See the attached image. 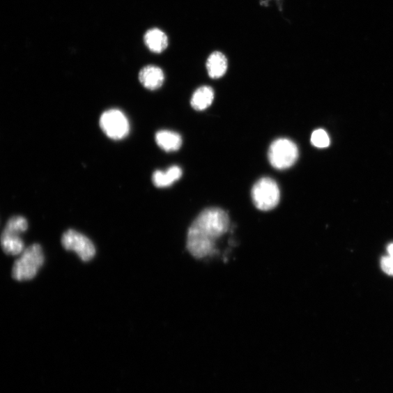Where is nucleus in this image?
Segmentation results:
<instances>
[{"label": "nucleus", "mask_w": 393, "mask_h": 393, "mask_svg": "<svg viewBox=\"0 0 393 393\" xmlns=\"http://www.w3.org/2000/svg\"><path fill=\"white\" fill-rule=\"evenodd\" d=\"M229 227V216L224 210L219 208L204 210L189 229L188 251L196 259L214 254L216 241L228 231Z\"/></svg>", "instance_id": "1"}, {"label": "nucleus", "mask_w": 393, "mask_h": 393, "mask_svg": "<svg viewBox=\"0 0 393 393\" xmlns=\"http://www.w3.org/2000/svg\"><path fill=\"white\" fill-rule=\"evenodd\" d=\"M20 256L13 267V277L17 282L32 280L44 264L45 257L40 245H30Z\"/></svg>", "instance_id": "2"}, {"label": "nucleus", "mask_w": 393, "mask_h": 393, "mask_svg": "<svg viewBox=\"0 0 393 393\" xmlns=\"http://www.w3.org/2000/svg\"><path fill=\"white\" fill-rule=\"evenodd\" d=\"M28 229L27 220L22 216L10 218L0 238L3 252L10 256H20L25 249L21 235Z\"/></svg>", "instance_id": "3"}, {"label": "nucleus", "mask_w": 393, "mask_h": 393, "mask_svg": "<svg viewBox=\"0 0 393 393\" xmlns=\"http://www.w3.org/2000/svg\"><path fill=\"white\" fill-rule=\"evenodd\" d=\"M298 157V147L290 139H277L270 146L268 159L276 169L284 170L291 167Z\"/></svg>", "instance_id": "4"}, {"label": "nucleus", "mask_w": 393, "mask_h": 393, "mask_svg": "<svg viewBox=\"0 0 393 393\" xmlns=\"http://www.w3.org/2000/svg\"><path fill=\"white\" fill-rule=\"evenodd\" d=\"M252 199L255 206L261 210H270L279 203L281 192L277 184L271 178L265 177L254 185Z\"/></svg>", "instance_id": "5"}, {"label": "nucleus", "mask_w": 393, "mask_h": 393, "mask_svg": "<svg viewBox=\"0 0 393 393\" xmlns=\"http://www.w3.org/2000/svg\"><path fill=\"white\" fill-rule=\"evenodd\" d=\"M100 126L111 139L120 140L128 136L130 124L124 113L118 109H109L102 114Z\"/></svg>", "instance_id": "6"}, {"label": "nucleus", "mask_w": 393, "mask_h": 393, "mask_svg": "<svg viewBox=\"0 0 393 393\" xmlns=\"http://www.w3.org/2000/svg\"><path fill=\"white\" fill-rule=\"evenodd\" d=\"M61 243L66 250L75 252L84 261L91 260L95 254V248L92 241L74 229H69L63 233Z\"/></svg>", "instance_id": "7"}, {"label": "nucleus", "mask_w": 393, "mask_h": 393, "mask_svg": "<svg viewBox=\"0 0 393 393\" xmlns=\"http://www.w3.org/2000/svg\"><path fill=\"white\" fill-rule=\"evenodd\" d=\"M164 73L162 70L156 66H147L143 68L139 73L141 84L147 89L156 90L160 88L163 84Z\"/></svg>", "instance_id": "8"}, {"label": "nucleus", "mask_w": 393, "mask_h": 393, "mask_svg": "<svg viewBox=\"0 0 393 393\" xmlns=\"http://www.w3.org/2000/svg\"><path fill=\"white\" fill-rule=\"evenodd\" d=\"M155 140L160 148L167 152L177 151L183 145L182 137L171 130L158 131Z\"/></svg>", "instance_id": "9"}, {"label": "nucleus", "mask_w": 393, "mask_h": 393, "mask_svg": "<svg viewBox=\"0 0 393 393\" xmlns=\"http://www.w3.org/2000/svg\"><path fill=\"white\" fill-rule=\"evenodd\" d=\"M206 68L210 77L219 79L223 77L227 71V59L221 52L212 53L207 60Z\"/></svg>", "instance_id": "10"}, {"label": "nucleus", "mask_w": 393, "mask_h": 393, "mask_svg": "<svg viewBox=\"0 0 393 393\" xmlns=\"http://www.w3.org/2000/svg\"><path fill=\"white\" fill-rule=\"evenodd\" d=\"M144 43L151 52L161 53L167 48L169 40L167 36L162 31L153 29L146 33Z\"/></svg>", "instance_id": "11"}, {"label": "nucleus", "mask_w": 393, "mask_h": 393, "mask_svg": "<svg viewBox=\"0 0 393 393\" xmlns=\"http://www.w3.org/2000/svg\"><path fill=\"white\" fill-rule=\"evenodd\" d=\"M182 176V169L174 166L167 171H156L153 174V181L157 187H167L177 182Z\"/></svg>", "instance_id": "12"}, {"label": "nucleus", "mask_w": 393, "mask_h": 393, "mask_svg": "<svg viewBox=\"0 0 393 393\" xmlns=\"http://www.w3.org/2000/svg\"><path fill=\"white\" fill-rule=\"evenodd\" d=\"M214 98V90L209 86H203L192 95L191 105L195 110L203 111L211 105Z\"/></svg>", "instance_id": "13"}, {"label": "nucleus", "mask_w": 393, "mask_h": 393, "mask_svg": "<svg viewBox=\"0 0 393 393\" xmlns=\"http://www.w3.org/2000/svg\"><path fill=\"white\" fill-rule=\"evenodd\" d=\"M311 142L318 148H325L330 146V139L324 130L318 129L315 130L311 137Z\"/></svg>", "instance_id": "14"}, {"label": "nucleus", "mask_w": 393, "mask_h": 393, "mask_svg": "<svg viewBox=\"0 0 393 393\" xmlns=\"http://www.w3.org/2000/svg\"><path fill=\"white\" fill-rule=\"evenodd\" d=\"M381 268L387 275L393 276V242L388 245L387 255L381 259Z\"/></svg>", "instance_id": "15"}]
</instances>
